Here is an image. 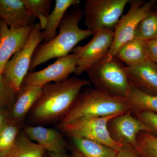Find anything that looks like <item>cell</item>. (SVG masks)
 Here are the masks:
<instances>
[{
	"instance_id": "obj_1",
	"label": "cell",
	"mask_w": 157,
	"mask_h": 157,
	"mask_svg": "<svg viewBox=\"0 0 157 157\" xmlns=\"http://www.w3.org/2000/svg\"><path fill=\"white\" fill-rule=\"evenodd\" d=\"M90 84L89 80L73 76L43 86L41 97L29 112L31 121L41 126L59 123L67 114L82 90Z\"/></svg>"
},
{
	"instance_id": "obj_2",
	"label": "cell",
	"mask_w": 157,
	"mask_h": 157,
	"mask_svg": "<svg viewBox=\"0 0 157 157\" xmlns=\"http://www.w3.org/2000/svg\"><path fill=\"white\" fill-rule=\"evenodd\" d=\"M83 11L79 6L67 11L62 19L59 33L50 41L38 45L32 58L29 71L52 59L59 58L70 54L76 45L93 35V32L79 28Z\"/></svg>"
},
{
	"instance_id": "obj_3",
	"label": "cell",
	"mask_w": 157,
	"mask_h": 157,
	"mask_svg": "<svg viewBox=\"0 0 157 157\" xmlns=\"http://www.w3.org/2000/svg\"><path fill=\"white\" fill-rule=\"evenodd\" d=\"M128 111L125 98L86 86L77 96L67 114L56 126L78 120L119 115Z\"/></svg>"
},
{
	"instance_id": "obj_4",
	"label": "cell",
	"mask_w": 157,
	"mask_h": 157,
	"mask_svg": "<svg viewBox=\"0 0 157 157\" xmlns=\"http://www.w3.org/2000/svg\"><path fill=\"white\" fill-rule=\"evenodd\" d=\"M85 72L95 88L125 98L128 95L131 84L126 66L115 57L106 56Z\"/></svg>"
},
{
	"instance_id": "obj_5",
	"label": "cell",
	"mask_w": 157,
	"mask_h": 157,
	"mask_svg": "<svg viewBox=\"0 0 157 157\" xmlns=\"http://www.w3.org/2000/svg\"><path fill=\"white\" fill-rule=\"evenodd\" d=\"M130 0H87L83 14L87 29L93 33L104 29L114 30Z\"/></svg>"
},
{
	"instance_id": "obj_6",
	"label": "cell",
	"mask_w": 157,
	"mask_h": 157,
	"mask_svg": "<svg viewBox=\"0 0 157 157\" xmlns=\"http://www.w3.org/2000/svg\"><path fill=\"white\" fill-rule=\"evenodd\" d=\"M42 41V29L40 23H38L31 31L24 47L14 54L4 67L2 75L17 93L29 70L34 52Z\"/></svg>"
},
{
	"instance_id": "obj_7",
	"label": "cell",
	"mask_w": 157,
	"mask_h": 157,
	"mask_svg": "<svg viewBox=\"0 0 157 157\" xmlns=\"http://www.w3.org/2000/svg\"><path fill=\"white\" fill-rule=\"evenodd\" d=\"M155 0L145 2L142 0H130V9L121 17L114 29V37L106 56L115 57L121 45L134 38V33L140 21L151 11L156 3Z\"/></svg>"
},
{
	"instance_id": "obj_8",
	"label": "cell",
	"mask_w": 157,
	"mask_h": 157,
	"mask_svg": "<svg viewBox=\"0 0 157 157\" xmlns=\"http://www.w3.org/2000/svg\"><path fill=\"white\" fill-rule=\"evenodd\" d=\"M116 115L78 120L56 128L72 138L95 140L118 151L122 146L111 139L107 128L108 121Z\"/></svg>"
},
{
	"instance_id": "obj_9",
	"label": "cell",
	"mask_w": 157,
	"mask_h": 157,
	"mask_svg": "<svg viewBox=\"0 0 157 157\" xmlns=\"http://www.w3.org/2000/svg\"><path fill=\"white\" fill-rule=\"evenodd\" d=\"M114 37V30L102 29L94 32L86 45L76 46L73 53L79 58L75 74L80 76L92 66L105 57L110 49Z\"/></svg>"
},
{
	"instance_id": "obj_10",
	"label": "cell",
	"mask_w": 157,
	"mask_h": 157,
	"mask_svg": "<svg viewBox=\"0 0 157 157\" xmlns=\"http://www.w3.org/2000/svg\"><path fill=\"white\" fill-rule=\"evenodd\" d=\"M79 58L74 53L58 58L56 61L43 70L29 72L22 83L42 87L49 82H58L69 78L76 72Z\"/></svg>"
},
{
	"instance_id": "obj_11",
	"label": "cell",
	"mask_w": 157,
	"mask_h": 157,
	"mask_svg": "<svg viewBox=\"0 0 157 157\" xmlns=\"http://www.w3.org/2000/svg\"><path fill=\"white\" fill-rule=\"evenodd\" d=\"M109 136L114 142L121 146L135 147L137 135L141 132L150 130L130 111L115 116L107 123Z\"/></svg>"
},
{
	"instance_id": "obj_12",
	"label": "cell",
	"mask_w": 157,
	"mask_h": 157,
	"mask_svg": "<svg viewBox=\"0 0 157 157\" xmlns=\"http://www.w3.org/2000/svg\"><path fill=\"white\" fill-rule=\"evenodd\" d=\"M35 25L19 29L10 28L0 20V74L14 54L24 47Z\"/></svg>"
},
{
	"instance_id": "obj_13",
	"label": "cell",
	"mask_w": 157,
	"mask_h": 157,
	"mask_svg": "<svg viewBox=\"0 0 157 157\" xmlns=\"http://www.w3.org/2000/svg\"><path fill=\"white\" fill-rule=\"evenodd\" d=\"M22 132L32 141H36L46 151L59 154L66 152L67 143L63 134L56 128L41 125L26 126Z\"/></svg>"
},
{
	"instance_id": "obj_14",
	"label": "cell",
	"mask_w": 157,
	"mask_h": 157,
	"mask_svg": "<svg viewBox=\"0 0 157 157\" xmlns=\"http://www.w3.org/2000/svg\"><path fill=\"white\" fill-rule=\"evenodd\" d=\"M42 87L22 83L17 98L8 113V118L22 125L28 113L39 100Z\"/></svg>"
},
{
	"instance_id": "obj_15",
	"label": "cell",
	"mask_w": 157,
	"mask_h": 157,
	"mask_svg": "<svg viewBox=\"0 0 157 157\" xmlns=\"http://www.w3.org/2000/svg\"><path fill=\"white\" fill-rule=\"evenodd\" d=\"M131 85L145 92L157 95V65L148 59L132 67H126Z\"/></svg>"
},
{
	"instance_id": "obj_16",
	"label": "cell",
	"mask_w": 157,
	"mask_h": 157,
	"mask_svg": "<svg viewBox=\"0 0 157 157\" xmlns=\"http://www.w3.org/2000/svg\"><path fill=\"white\" fill-rule=\"evenodd\" d=\"M34 19L23 0H0V20L10 28L34 24Z\"/></svg>"
},
{
	"instance_id": "obj_17",
	"label": "cell",
	"mask_w": 157,
	"mask_h": 157,
	"mask_svg": "<svg viewBox=\"0 0 157 157\" xmlns=\"http://www.w3.org/2000/svg\"><path fill=\"white\" fill-rule=\"evenodd\" d=\"M115 57L123 62L127 67H132L147 59L145 41L133 38L126 42L119 48Z\"/></svg>"
},
{
	"instance_id": "obj_18",
	"label": "cell",
	"mask_w": 157,
	"mask_h": 157,
	"mask_svg": "<svg viewBox=\"0 0 157 157\" xmlns=\"http://www.w3.org/2000/svg\"><path fill=\"white\" fill-rule=\"evenodd\" d=\"M125 98L129 111L133 114L146 111L157 113V95L145 92L131 85Z\"/></svg>"
},
{
	"instance_id": "obj_19",
	"label": "cell",
	"mask_w": 157,
	"mask_h": 157,
	"mask_svg": "<svg viewBox=\"0 0 157 157\" xmlns=\"http://www.w3.org/2000/svg\"><path fill=\"white\" fill-rule=\"evenodd\" d=\"M78 0H56L54 8L47 17L46 28L42 32L43 41L46 43L53 39L57 36L59 28L63 17L67 10L71 6H79Z\"/></svg>"
},
{
	"instance_id": "obj_20",
	"label": "cell",
	"mask_w": 157,
	"mask_h": 157,
	"mask_svg": "<svg viewBox=\"0 0 157 157\" xmlns=\"http://www.w3.org/2000/svg\"><path fill=\"white\" fill-rule=\"evenodd\" d=\"M74 147L85 157H115L118 151L86 138H72Z\"/></svg>"
},
{
	"instance_id": "obj_21",
	"label": "cell",
	"mask_w": 157,
	"mask_h": 157,
	"mask_svg": "<svg viewBox=\"0 0 157 157\" xmlns=\"http://www.w3.org/2000/svg\"><path fill=\"white\" fill-rule=\"evenodd\" d=\"M46 151L43 147L33 142L21 131L7 157H43Z\"/></svg>"
},
{
	"instance_id": "obj_22",
	"label": "cell",
	"mask_w": 157,
	"mask_h": 157,
	"mask_svg": "<svg viewBox=\"0 0 157 157\" xmlns=\"http://www.w3.org/2000/svg\"><path fill=\"white\" fill-rule=\"evenodd\" d=\"M21 124L8 118L0 129V157H7L13 148L20 130Z\"/></svg>"
},
{
	"instance_id": "obj_23",
	"label": "cell",
	"mask_w": 157,
	"mask_h": 157,
	"mask_svg": "<svg viewBox=\"0 0 157 157\" xmlns=\"http://www.w3.org/2000/svg\"><path fill=\"white\" fill-rule=\"evenodd\" d=\"M134 38L145 42L157 39V11L151 10L140 21L135 29Z\"/></svg>"
},
{
	"instance_id": "obj_24",
	"label": "cell",
	"mask_w": 157,
	"mask_h": 157,
	"mask_svg": "<svg viewBox=\"0 0 157 157\" xmlns=\"http://www.w3.org/2000/svg\"><path fill=\"white\" fill-rule=\"evenodd\" d=\"M31 15L39 20L42 30L47 25V17L50 14L52 0H23Z\"/></svg>"
},
{
	"instance_id": "obj_25",
	"label": "cell",
	"mask_w": 157,
	"mask_h": 157,
	"mask_svg": "<svg viewBox=\"0 0 157 157\" xmlns=\"http://www.w3.org/2000/svg\"><path fill=\"white\" fill-rule=\"evenodd\" d=\"M134 148L142 157H157V137L150 132H140Z\"/></svg>"
},
{
	"instance_id": "obj_26",
	"label": "cell",
	"mask_w": 157,
	"mask_h": 157,
	"mask_svg": "<svg viewBox=\"0 0 157 157\" xmlns=\"http://www.w3.org/2000/svg\"><path fill=\"white\" fill-rule=\"evenodd\" d=\"M17 93L2 74H0V109L9 111L14 104Z\"/></svg>"
},
{
	"instance_id": "obj_27",
	"label": "cell",
	"mask_w": 157,
	"mask_h": 157,
	"mask_svg": "<svg viewBox=\"0 0 157 157\" xmlns=\"http://www.w3.org/2000/svg\"><path fill=\"white\" fill-rule=\"evenodd\" d=\"M133 115L148 127L150 130V133L157 137V113L146 111L137 113Z\"/></svg>"
},
{
	"instance_id": "obj_28",
	"label": "cell",
	"mask_w": 157,
	"mask_h": 157,
	"mask_svg": "<svg viewBox=\"0 0 157 157\" xmlns=\"http://www.w3.org/2000/svg\"><path fill=\"white\" fill-rule=\"evenodd\" d=\"M145 44L147 59L157 65V39L146 41Z\"/></svg>"
},
{
	"instance_id": "obj_29",
	"label": "cell",
	"mask_w": 157,
	"mask_h": 157,
	"mask_svg": "<svg viewBox=\"0 0 157 157\" xmlns=\"http://www.w3.org/2000/svg\"><path fill=\"white\" fill-rule=\"evenodd\" d=\"M115 157H142L134 147L122 146L118 151Z\"/></svg>"
},
{
	"instance_id": "obj_30",
	"label": "cell",
	"mask_w": 157,
	"mask_h": 157,
	"mask_svg": "<svg viewBox=\"0 0 157 157\" xmlns=\"http://www.w3.org/2000/svg\"><path fill=\"white\" fill-rule=\"evenodd\" d=\"M8 113L7 110L0 109V129L8 118Z\"/></svg>"
},
{
	"instance_id": "obj_31",
	"label": "cell",
	"mask_w": 157,
	"mask_h": 157,
	"mask_svg": "<svg viewBox=\"0 0 157 157\" xmlns=\"http://www.w3.org/2000/svg\"><path fill=\"white\" fill-rule=\"evenodd\" d=\"M43 157H69L67 152L56 154L46 151Z\"/></svg>"
},
{
	"instance_id": "obj_32",
	"label": "cell",
	"mask_w": 157,
	"mask_h": 157,
	"mask_svg": "<svg viewBox=\"0 0 157 157\" xmlns=\"http://www.w3.org/2000/svg\"><path fill=\"white\" fill-rule=\"evenodd\" d=\"M72 157H85L73 147L71 148Z\"/></svg>"
}]
</instances>
